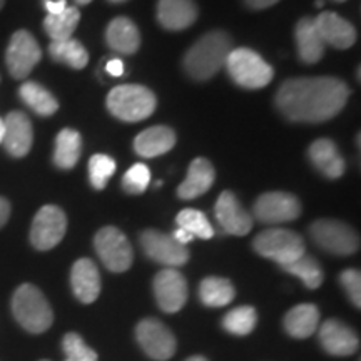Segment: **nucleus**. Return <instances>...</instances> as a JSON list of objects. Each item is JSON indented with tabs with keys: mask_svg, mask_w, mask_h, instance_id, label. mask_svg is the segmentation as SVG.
I'll list each match as a JSON object with an SVG mask.
<instances>
[{
	"mask_svg": "<svg viewBox=\"0 0 361 361\" xmlns=\"http://www.w3.org/2000/svg\"><path fill=\"white\" fill-rule=\"evenodd\" d=\"M350 92L348 84L336 78L290 79L278 89L274 102L295 123H324L340 114Z\"/></svg>",
	"mask_w": 361,
	"mask_h": 361,
	"instance_id": "nucleus-1",
	"label": "nucleus"
},
{
	"mask_svg": "<svg viewBox=\"0 0 361 361\" xmlns=\"http://www.w3.org/2000/svg\"><path fill=\"white\" fill-rule=\"evenodd\" d=\"M80 20V12L75 7H67L62 13L57 16H47L44 19V29L52 42L72 39V34L78 29Z\"/></svg>",
	"mask_w": 361,
	"mask_h": 361,
	"instance_id": "nucleus-31",
	"label": "nucleus"
},
{
	"mask_svg": "<svg viewBox=\"0 0 361 361\" xmlns=\"http://www.w3.org/2000/svg\"><path fill=\"white\" fill-rule=\"evenodd\" d=\"M176 223H178L180 229L192 234L194 238L211 239L214 236L213 226L207 221L204 213L197 209H183L176 216Z\"/></svg>",
	"mask_w": 361,
	"mask_h": 361,
	"instance_id": "nucleus-34",
	"label": "nucleus"
},
{
	"mask_svg": "<svg viewBox=\"0 0 361 361\" xmlns=\"http://www.w3.org/2000/svg\"><path fill=\"white\" fill-rule=\"evenodd\" d=\"M4 129H6V126H4V119L0 117V144L4 141Z\"/></svg>",
	"mask_w": 361,
	"mask_h": 361,
	"instance_id": "nucleus-44",
	"label": "nucleus"
},
{
	"mask_svg": "<svg viewBox=\"0 0 361 361\" xmlns=\"http://www.w3.org/2000/svg\"><path fill=\"white\" fill-rule=\"evenodd\" d=\"M106 42L112 51L130 56L141 45V34H139L137 25L128 17H116L107 25Z\"/></svg>",
	"mask_w": 361,
	"mask_h": 361,
	"instance_id": "nucleus-24",
	"label": "nucleus"
},
{
	"mask_svg": "<svg viewBox=\"0 0 361 361\" xmlns=\"http://www.w3.org/2000/svg\"><path fill=\"white\" fill-rule=\"evenodd\" d=\"M141 245L146 255L156 263L178 268L189 261V251L186 246L179 245L169 234H164L156 229H146L141 234Z\"/></svg>",
	"mask_w": 361,
	"mask_h": 361,
	"instance_id": "nucleus-13",
	"label": "nucleus"
},
{
	"mask_svg": "<svg viewBox=\"0 0 361 361\" xmlns=\"http://www.w3.org/2000/svg\"><path fill=\"white\" fill-rule=\"evenodd\" d=\"M171 236H173L176 241H178L179 245H183V246H186L188 243H191L192 239H194L192 234H189L188 231H184V229H180V228L176 229V231L171 234Z\"/></svg>",
	"mask_w": 361,
	"mask_h": 361,
	"instance_id": "nucleus-43",
	"label": "nucleus"
},
{
	"mask_svg": "<svg viewBox=\"0 0 361 361\" xmlns=\"http://www.w3.org/2000/svg\"><path fill=\"white\" fill-rule=\"evenodd\" d=\"M255 216L264 224L290 223L300 218L301 202L290 192H266L255 202Z\"/></svg>",
	"mask_w": 361,
	"mask_h": 361,
	"instance_id": "nucleus-12",
	"label": "nucleus"
},
{
	"mask_svg": "<svg viewBox=\"0 0 361 361\" xmlns=\"http://www.w3.org/2000/svg\"><path fill=\"white\" fill-rule=\"evenodd\" d=\"M310 159L316 169L328 179H338L345 174V159L336 144L329 139H318L310 146Z\"/></svg>",
	"mask_w": 361,
	"mask_h": 361,
	"instance_id": "nucleus-23",
	"label": "nucleus"
},
{
	"mask_svg": "<svg viewBox=\"0 0 361 361\" xmlns=\"http://www.w3.org/2000/svg\"><path fill=\"white\" fill-rule=\"evenodd\" d=\"M42 59V51L35 37L27 30L12 35L6 52L7 69L13 79H25Z\"/></svg>",
	"mask_w": 361,
	"mask_h": 361,
	"instance_id": "nucleus-11",
	"label": "nucleus"
},
{
	"mask_svg": "<svg viewBox=\"0 0 361 361\" xmlns=\"http://www.w3.org/2000/svg\"><path fill=\"white\" fill-rule=\"evenodd\" d=\"M8 218H11V204L7 200L0 197V228L6 226Z\"/></svg>",
	"mask_w": 361,
	"mask_h": 361,
	"instance_id": "nucleus-42",
	"label": "nucleus"
},
{
	"mask_svg": "<svg viewBox=\"0 0 361 361\" xmlns=\"http://www.w3.org/2000/svg\"><path fill=\"white\" fill-rule=\"evenodd\" d=\"M252 247L263 258L276 261L281 268L306 255L303 238L295 231L281 228L266 229L259 233L252 241Z\"/></svg>",
	"mask_w": 361,
	"mask_h": 361,
	"instance_id": "nucleus-6",
	"label": "nucleus"
},
{
	"mask_svg": "<svg viewBox=\"0 0 361 361\" xmlns=\"http://www.w3.org/2000/svg\"><path fill=\"white\" fill-rule=\"evenodd\" d=\"M318 322L319 311L314 305H298L284 316V329H286L290 336L298 338V340H305V338H310L316 331Z\"/></svg>",
	"mask_w": 361,
	"mask_h": 361,
	"instance_id": "nucleus-26",
	"label": "nucleus"
},
{
	"mask_svg": "<svg viewBox=\"0 0 361 361\" xmlns=\"http://www.w3.org/2000/svg\"><path fill=\"white\" fill-rule=\"evenodd\" d=\"M333 2H346V0H333Z\"/></svg>",
	"mask_w": 361,
	"mask_h": 361,
	"instance_id": "nucleus-49",
	"label": "nucleus"
},
{
	"mask_svg": "<svg viewBox=\"0 0 361 361\" xmlns=\"http://www.w3.org/2000/svg\"><path fill=\"white\" fill-rule=\"evenodd\" d=\"M44 7L47 11V16H57L67 8L66 0H44Z\"/></svg>",
	"mask_w": 361,
	"mask_h": 361,
	"instance_id": "nucleus-39",
	"label": "nucleus"
},
{
	"mask_svg": "<svg viewBox=\"0 0 361 361\" xmlns=\"http://www.w3.org/2000/svg\"><path fill=\"white\" fill-rule=\"evenodd\" d=\"M176 144V134L166 126H154L135 137L134 151L142 157H157L169 152Z\"/></svg>",
	"mask_w": 361,
	"mask_h": 361,
	"instance_id": "nucleus-25",
	"label": "nucleus"
},
{
	"mask_svg": "<svg viewBox=\"0 0 361 361\" xmlns=\"http://www.w3.org/2000/svg\"><path fill=\"white\" fill-rule=\"evenodd\" d=\"M246 6L255 8V11H263V8L273 7L274 4H278L279 0H245Z\"/></svg>",
	"mask_w": 361,
	"mask_h": 361,
	"instance_id": "nucleus-41",
	"label": "nucleus"
},
{
	"mask_svg": "<svg viewBox=\"0 0 361 361\" xmlns=\"http://www.w3.org/2000/svg\"><path fill=\"white\" fill-rule=\"evenodd\" d=\"M62 350H64L66 361H97V353L87 343L82 340V336L78 333H67L62 340Z\"/></svg>",
	"mask_w": 361,
	"mask_h": 361,
	"instance_id": "nucleus-36",
	"label": "nucleus"
},
{
	"mask_svg": "<svg viewBox=\"0 0 361 361\" xmlns=\"http://www.w3.org/2000/svg\"><path fill=\"white\" fill-rule=\"evenodd\" d=\"M233 51V42L226 32L213 30L197 40L184 56V69L192 79L207 80L224 67Z\"/></svg>",
	"mask_w": 361,
	"mask_h": 361,
	"instance_id": "nucleus-2",
	"label": "nucleus"
},
{
	"mask_svg": "<svg viewBox=\"0 0 361 361\" xmlns=\"http://www.w3.org/2000/svg\"><path fill=\"white\" fill-rule=\"evenodd\" d=\"M151 183V171L146 164H134L133 168L128 169V173L123 178V188L129 194H141L147 189Z\"/></svg>",
	"mask_w": 361,
	"mask_h": 361,
	"instance_id": "nucleus-37",
	"label": "nucleus"
},
{
	"mask_svg": "<svg viewBox=\"0 0 361 361\" xmlns=\"http://www.w3.org/2000/svg\"><path fill=\"white\" fill-rule=\"evenodd\" d=\"M258 323V311L252 306H239L229 311L223 318V328L231 335L246 336L252 333Z\"/></svg>",
	"mask_w": 361,
	"mask_h": 361,
	"instance_id": "nucleus-33",
	"label": "nucleus"
},
{
	"mask_svg": "<svg viewBox=\"0 0 361 361\" xmlns=\"http://www.w3.org/2000/svg\"><path fill=\"white\" fill-rule=\"evenodd\" d=\"M197 19V7L192 0H159L157 20L168 30H184Z\"/></svg>",
	"mask_w": 361,
	"mask_h": 361,
	"instance_id": "nucleus-21",
	"label": "nucleus"
},
{
	"mask_svg": "<svg viewBox=\"0 0 361 361\" xmlns=\"http://www.w3.org/2000/svg\"><path fill=\"white\" fill-rule=\"evenodd\" d=\"M340 281L345 286L346 293H348L351 303L356 308L361 306V274L358 269H345L340 274Z\"/></svg>",
	"mask_w": 361,
	"mask_h": 361,
	"instance_id": "nucleus-38",
	"label": "nucleus"
},
{
	"mask_svg": "<svg viewBox=\"0 0 361 361\" xmlns=\"http://www.w3.org/2000/svg\"><path fill=\"white\" fill-rule=\"evenodd\" d=\"M4 147L12 157H24L29 154L34 142V129L29 116L20 111H12L4 119Z\"/></svg>",
	"mask_w": 361,
	"mask_h": 361,
	"instance_id": "nucleus-16",
	"label": "nucleus"
},
{
	"mask_svg": "<svg viewBox=\"0 0 361 361\" xmlns=\"http://www.w3.org/2000/svg\"><path fill=\"white\" fill-rule=\"evenodd\" d=\"M112 4H121V2H126V0H109Z\"/></svg>",
	"mask_w": 361,
	"mask_h": 361,
	"instance_id": "nucleus-47",
	"label": "nucleus"
},
{
	"mask_svg": "<svg viewBox=\"0 0 361 361\" xmlns=\"http://www.w3.org/2000/svg\"><path fill=\"white\" fill-rule=\"evenodd\" d=\"M94 246L99 258L109 271L124 273L133 266L134 251L126 234L114 226H106L97 231L94 238Z\"/></svg>",
	"mask_w": 361,
	"mask_h": 361,
	"instance_id": "nucleus-8",
	"label": "nucleus"
},
{
	"mask_svg": "<svg viewBox=\"0 0 361 361\" xmlns=\"http://www.w3.org/2000/svg\"><path fill=\"white\" fill-rule=\"evenodd\" d=\"M188 281L176 268L159 271L154 278V296L164 313H178L188 301Z\"/></svg>",
	"mask_w": 361,
	"mask_h": 361,
	"instance_id": "nucleus-14",
	"label": "nucleus"
},
{
	"mask_svg": "<svg viewBox=\"0 0 361 361\" xmlns=\"http://www.w3.org/2000/svg\"><path fill=\"white\" fill-rule=\"evenodd\" d=\"M40 361H49V360H40Z\"/></svg>",
	"mask_w": 361,
	"mask_h": 361,
	"instance_id": "nucleus-50",
	"label": "nucleus"
},
{
	"mask_svg": "<svg viewBox=\"0 0 361 361\" xmlns=\"http://www.w3.org/2000/svg\"><path fill=\"white\" fill-rule=\"evenodd\" d=\"M157 101L151 89L137 84L117 85L107 96V109L126 123H139L156 111Z\"/></svg>",
	"mask_w": 361,
	"mask_h": 361,
	"instance_id": "nucleus-4",
	"label": "nucleus"
},
{
	"mask_svg": "<svg viewBox=\"0 0 361 361\" xmlns=\"http://www.w3.org/2000/svg\"><path fill=\"white\" fill-rule=\"evenodd\" d=\"M319 341L324 351L333 356H350L360 346V338L340 319H326L319 328Z\"/></svg>",
	"mask_w": 361,
	"mask_h": 361,
	"instance_id": "nucleus-17",
	"label": "nucleus"
},
{
	"mask_svg": "<svg viewBox=\"0 0 361 361\" xmlns=\"http://www.w3.org/2000/svg\"><path fill=\"white\" fill-rule=\"evenodd\" d=\"M4 4H6V0H0V11H2V7H4Z\"/></svg>",
	"mask_w": 361,
	"mask_h": 361,
	"instance_id": "nucleus-48",
	"label": "nucleus"
},
{
	"mask_svg": "<svg viewBox=\"0 0 361 361\" xmlns=\"http://www.w3.org/2000/svg\"><path fill=\"white\" fill-rule=\"evenodd\" d=\"M19 96L39 116H52L59 109V102L52 96V92H49L44 85L34 82V80H29V82H24L20 85Z\"/></svg>",
	"mask_w": 361,
	"mask_h": 361,
	"instance_id": "nucleus-29",
	"label": "nucleus"
},
{
	"mask_svg": "<svg viewBox=\"0 0 361 361\" xmlns=\"http://www.w3.org/2000/svg\"><path fill=\"white\" fill-rule=\"evenodd\" d=\"M80 152H82V137L78 130L62 129L56 137V147H54V164L59 169H72L79 162Z\"/></svg>",
	"mask_w": 361,
	"mask_h": 361,
	"instance_id": "nucleus-27",
	"label": "nucleus"
},
{
	"mask_svg": "<svg viewBox=\"0 0 361 361\" xmlns=\"http://www.w3.org/2000/svg\"><path fill=\"white\" fill-rule=\"evenodd\" d=\"M67 231L66 213L57 206H44L35 214L30 228V243L35 250L49 251L62 241Z\"/></svg>",
	"mask_w": 361,
	"mask_h": 361,
	"instance_id": "nucleus-10",
	"label": "nucleus"
},
{
	"mask_svg": "<svg viewBox=\"0 0 361 361\" xmlns=\"http://www.w3.org/2000/svg\"><path fill=\"white\" fill-rule=\"evenodd\" d=\"M314 24L318 27L324 44L346 51L356 42L355 27L335 12H322L314 19Z\"/></svg>",
	"mask_w": 361,
	"mask_h": 361,
	"instance_id": "nucleus-19",
	"label": "nucleus"
},
{
	"mask_svg": "<svg viewBox=\"0 0 361 361\" xmlns=\"http://www.w3.org/2000/svg\"><path fill=\"white\" fill-rule=\"evenodd\" d=\"M135 338L151 360L168 361L173 358L178 343L173 331L164 323L156 318H146L135 326Z\"/></svg>",
	"mask_w": 361,
	"mask_h": 361,
	"instance_id": "nucleus-9",
	"label": "nucleus"
},
{
	"mask_svg": "<svg viewBox=\"0 0 361 361\" xmlns=\"http://www.w3.org/2000/svg\"><path fill=\"white\" fill-rule=\"evenodd\" d=\"M298 56L305 64H316L323 57L326 44L319 34L318 27L314 24V19L305 17L296 24L295 30Z\"/></svg>",
	"mask_w": 361,
	"mask_h": 361,
	"instance_id": "nucleus-22",
	"label": "nucleus"
},
{
	"mask_svg": "<svg viewBox=\"0 0 361 361\" xmlns=\"http://www.w3.org/2000/svg\"><path fill=\"white\" fill-rule=\"evenodd\" d=\"M72 291L80 303L90 305L101 295V274L96 263L89 258L75 261L71 271Z\"/></svg>",
	"mask_w": 361,
	"mask_h": 361,
	"instance_id": "nucleus-18",
	"label": "nucleus"
},
{
	"mask_svg": "<svg viewBox=\"0 0 361 361\" xmlns=\"http://www.w3.org/2000/svg\"><path fill=\"white\" fill-rule=\"evenodd\" d=\"M116 173V161L107 154H94L89 161V179L94 189H104Z\"/></svg>",
	"mask_w": 361,
	"mask_h": 361,
	"instance_id": "nucleus-35",
	"label": "nucleus"
},
{
	"mask_svg": "<svg viewBox=\"0 0 361 361\" xmlns=\"http://www.w3.org/2000/svg\"><path fill=\"white\" fill-rule=\"evenodd\" d=\"M283 269L288 271L293 276L300 278L305 283V286L310 288V290H316V288H319L323 284L324 274L322 266H319L318 261L308 255H303L300 259L283 266Z\"/></svg>",
	"mask_w": 361,
	"mask_h": 361,
	"instance_id": "nucleus-32",
	"label": "nucleus"
},
{
	"mask_svg": "<svg viewBox=\"0 0 361 361\" xmlns=\"http://www.w3.org/2000/svg\"><path fill=\"white\" fill-rule=\"evenodd\" d=\"M236 296L233 283L226 278L209 276L200 284V298L202 305L209 308H223L228 306Z\"/></svg>",
	"mask_w": 361,
	"mask_h": 361,
	"instance_id": "nucleus-28",
	"label": "nucleus"
},
{
	"mask_svg": "<svg viewBox=\"0 0 361 361\" xmlns=\"http://www.w3.org/2000/svg\"><path fill=\"white\" fill-rule=\"evenodd\" d=\"M75 2H78L79 6H87V4L92 2V0H75Z\"/></svg>",
	"mask_w": 361,
	"mask_h": 361,
	"instance_id": "nucleus-46",
	"label": "nucleus"
},
{
	"mask_svg": "<svg viewBox=\"0 0 361 361\" xmlns=\"http://www.w3.org/2000/svg\"><path fill=\"white\" fill-rule=\"evenodd\" d=\"M49 54L59 64H66L72 69H84L89 62V52L79 40L67 39L61 42H51Z\"/></svg>",
	"mask_w": 361,
	"mask_h": 361,
	"instance_id": "nucleus-30",
	"label": "nucleus"
},
{
	"mask_svg": "<svg viewBox=\"0 0 361 361\" xmlns=\"http://www.w3.org/2000/svg\"><path fill=\"white\" fill-rule=\"evenodd\" d=\"M216 178L214 168L204 157H197L189 164L186 179L178 188V196L184 201L196 200L209 191Z\"/></svg>",
	"mask_w": 361,
	"mask_h": 361,
	"instance_id": "nucleus-20",
	"label": "nucleus"
},
{
	"mask_svg": "<svg viewBox=\"0 0 361 361\" xmlns=\"http://www.w3.org/2000/svg\"><path fill=\"white\" fill-rule=\"evenodd\" d=\"M214 214L221 228L233 236H246L252 229V216L241 206L231 191L221 192L216 201Z\"/></svg>",
	"mask_w": 361,
	"mask_h": 361,
	"instance_id": "nucleus-15",
	"label": "nucleus"
},
{
	"mask_svg": "<svg viewBox=\"0 0 361 361\" xmlns=\"http://www.w3.org/2000/svg\"><path fill=\"white\" fill-rule=\"evenodd\" d=\"M231 79L245 89H261L273 80L274 71L259 54L247 47L233 49L226 61Z\"/></svg>",
	"mask_w": 361,
	"mask_h": 361,
	"instance_id": "nucleus-5",
	"label": "nucleus"
},
{
	"mask_svg": "<svg viewBox=\"0 0 361 361\" xmlns=\"http://www.w3.org/2000/svg\"><path fill=\"white\" fill-rule=\"evenodd\" d=\"M12 313L25 331L40 335L54 323V313L44 293L34 284H22L12 296Z\"/></svg>",
	"mask_w": 361,
	"mask_h": 361,
	"instance_id": "nucleus-3",
	"label": "nucleus"
},
{
	"mask_svg": "<svg viewBox=\"0 0 361 361\" xmlns=\"http://www.w3.org/2000/svg\"><path fill=\"white\" fill-rule=\"evenodd\" d=\"M186 361H207V360L202 358V356H191V358H188Z\"/></svg>",
	"mask_w": 361,
	"mask_h": 361,
	"instance_id": "nucleus-45",
	"label": "nucleus"
},
{
	"mask_svg": "<svg viewBox=\"0 0 361 361\" xmlns=\"http://www.w3.org/2000/svg\"><path fill=\"white\" fill-rule=\"evenodd\" d=\"M313 241L322 250L336 256H350L358 251L360 239L346 223L335 219H319L310 226Z\"/></svg>",
	"mask_w": 361,
	"mask_h": 361,
	"instance_id": "nucleus-7",
	"label": "nucleus"
},
{
	"mask_svg": "<svg viewBox=\"0 0 361 361\" xmlns=\"http://www.w3.org/2000/svg\"><path fill=\"white\" fill-rule=\"evenodd\" d=\"M107 74L112 75V78H121L124 74V62L121 59H109L106 64Z\"/></svg>",
	"mask_w": 361,
	"mask_h": 361,
	"instance_id": "nucleus-40",
	"label": "nucleus"
}]
</instances>
